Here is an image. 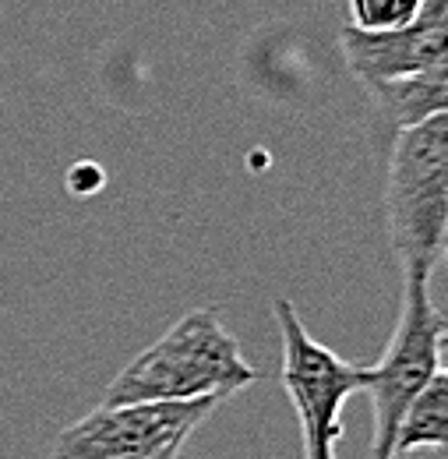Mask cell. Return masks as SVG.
<instances>
[{
    "label": "cell",
    "instance_id": "cell-1",
    "mask_svg": "<svg viewBox=\"0 0 448 459\" xmlns=\"http://www.w3.org/2000/svg\"><path fill=\"white\" fill-rule=\"evenodd\" d=\"M262 378L212 307L187 311L167 336L142 350L107 389V403H180L233 396Z\"/></svg>",
    "mask_w": 448,
    "mask_h": 459
},
{
    "label": "cell",
    "instance_id": "cell-2",
    "mask_svg": "<svg viewBox=\"0 0 448 459\" xmlns=\"http://www.w3.org/2000/svg\"><path fill=\"white\" fill-rule=\"evenodd\" d=\"M389 240L402 280L431 283L445 262L448 233V114L395 134L385 180Z\"/></svg>",
    "mask_w": 448,
    "mask_h": 459
},
{
    "label": "cell",
    "instance_id": "cell-3",
    "mask_svg": "<svg viewBox=\"0 0 448 459\" xmlns=\"http://www.w3.org/2000/svg\"><path fill=\"white\" fill-rule=\"evenodd\" d=\"M427 290L431 283L402 280L392 340L385 346V357L375 368H367V393L375 406V435L367 459H392L395 431L406 406L445 368V315Z\"/></svg>",
    "mask_w": 448,
    "mask_h": 459
},
{
    "label": "cell",
    "instance_id": "cell-4",
    "mask_svg": "<svg viewBox=\"0 0 448 459\" xmlns=\"http://www.w3.org/2000/svg\"><path fill=\"white\" fill-rule=\"evenodd\" d=\"M282 343V389L297 410L304 459H336L342 435L339 413L346 400L367 389V368L342 360L336 350L322 346L300 322L293 300L280 297L272 304Z\"/></svg>",
    "mask_w": 448,
    "mask_h": 459
},
{
    "label": "cell",
    "instance_id": "cell-5",
    "mask_svg": "<svg viewBox=\"0 0 448 459\" xmlns=\"http://www.w3.org/2000/svg\"><path fill=\"white\" fill-rule=\"evenodd\" d=\"M220 396L180 403H103L67 424L54 442V459H159L184 449Z\"/></svg>",
    "mask_w": 448,
    "mask_h": 459
},
{
    "label": "cell",
    "instance_id": "cell-6",
    "mask_svg": "<svg viewBox=\"0 0 448 459\" xmlns=\"http://www.w3.org/2000/svg\"><path fill=\"white\" fill-rule=\"evenodd\" d=\"M339 50L367 89L402 74L448 67V0H424L420 14L392 32H360L346 25L339 32Z\"/></svg>",
    "mask_w": 448,
    "mask_h": 459
},
{
    "label": "cell",
    "instance_id": "cell-7",
    "mask_svg": "<svg viewBox=\"0 0 448 459\" xmlns=\"http://www.w3.org/2000/svg\"><path fill=\"white\" fill-rule=\"evenodd\" d=\"M367 92L375 96L382 117L395 131H406L427 117L448 114V67H431L392 82H378Z\"/></svg>",
    "mask_w": 448,
    "mask_h": 459
},
{
    "label": "cell",
    "instance_id": "cell-8",
    "mask_svg": "<svg viewBox=\"0 0 448 459\" xmlns=\"http://www.w3.org/2000/svg\"><path fill=\"white\" fill-rule=\"evenodd\" d=\"M448 442V375L445 368L427 382V389L406 406L399 431H395L392 459H406L417 449H435L445 456Z\"/></svg>",
    "mask_w": 448,
    "mask_h": 459
},
{
    "label": "cell",
    "instance_id": "cell-9",
    "mask_svg": "<svg viewBox=\"0 0 448 459\" xmlns=\"http://www.w3.org/2000/svg\"><path fill=\"white\" fill-rule=\"evenodd\" d=\"M424 0H349V22L360 32H392L420 14Z\"/></svg>",
    "mask_w": 448,
    "mask_h": 459
}]
</instances>
